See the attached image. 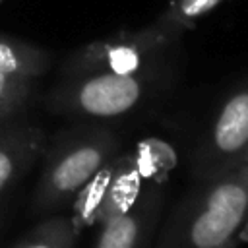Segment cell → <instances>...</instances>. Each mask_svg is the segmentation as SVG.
Instances as JSON below:
<instances>
[{"mask_svg": "<svg viewBox=\"0 0 248 248\" xmlns=\"http://www.w3.org/2000/svg\"><path fill=\"white\" fill-rule=\"evenodd\" d=\"M165 198V178L153 174L132 203L99 225L93 248H153Z\"/></svg>", "mask_w": 248, "mask_h": 248, "instance_id": "cell-8", "label": "cell"}, {"mask_svg": "<svg viewBox=\"0 0 248 248\" xmlns=\"http://www.w3.org/2000/svg\"><path fill=\"white\" fill-rule=\"evenodd\" d=\"M236 244H238V238H232V240H229L227 244H223L221 248H236Z\"/></svg>", "mask_w": 248, "mask_h": 248, "instance_id": "cell-12", "label": "cell"}, {"mask_svg": "<svg viewBox=\"0 0 248 248\" xmlns=\"http://www.w3.org/2000/svg\"><path fill=\"white\" fill-rule=\"evenodd\" d=\"M0 2H2V0H0Z\"/></svg>", "mask_w": 248, "mask_h": 248, "instance_id": "cell-15", "label": "cell"}, {"mask_svg": "<svg viewBox=\"0 0 248 248\" xmlns=\"http://www.w3.org/2000/svg\"><path fill=\"white\" fill-rule=\"evenodd\" d=\"M149 155L126 153L112 157L72 200V217L79 231L101 225L110 215L124 209L140 194L143 184L155 174V163H145Z\"/></svg>", "mask_w": 248, "mask_h": 248, "instance_id": "cell-5", "label": "cell"}, {"mask_svg": "<svg viewBox=\"0 0 248 248\" xmlns=\"http://www.w3.org/2000/svg\"><path fill=\"white\" fill-rule=\"evenodd\" d=\"M170 79V64L147 72H93L60 76L46 97V108L76 120L126 116L151 101Z\"/></svg>", "mask_w": 248, "mask_h": 248, "instance_id": "cell-3", "label": "cell"}, {"mask_svg": "<svg viewBox=\"0 0 248 248\" xmlns=\"http://www.w3.org/2000/svg\"><path fill=\"white\" fill-rule=\"evenodd\" d=\"M180 39L149 23L138 31H120L114 37L93 41L72 52L60 76H78L93 72H147L170 64V54Z\"/></svg>", "mask_w": 248, "mask_h": 248, "instance_id": "cell-4", "label": "cell"}, {"mask_svg": "<svg viewBox=\"0 0 248 248\" xmlns=\"http://www.w3.org/2000/svg\"><path fill=\"white\" fill-rule=\"evenodd\" d=\"M248 163V83L219 107L192 155L194 182L211 180Z\"/></svg>", "mask_w": 248, "mask_h": 248, "instance_id": "cell-6", "label": "cell"}, {"mask_svg": "<svg viewBox=\"0 0 248 248\" xmlns=\"http://www.w3.org/2000/svg\"><path fill=\"white\" fill-rule=\"evenodd\" d=\"M46 132L21 118L0 124V196H4L45 153Z\"/></svg>", "mask_w": 248, "mask_h": 248, "instance_id": "cell-9", "label": "cell"}, {"mask_svg": "<svg viewBox=\"0 0 248 248\" xmlns=\"http://www.w3.org/2000/svg\"><path fill=\"white\" fill-rule=\"evenodd\" d=\"M79 227L72 215L52 213L37 223L12 248H74Z\"/></svg>", "mask_w": 248, "mask_h": 248, "instance_id": "cell-10", "label": "cell"}, {"mask_svg": "<svg viewBox=\"0 0 248 248\" xmlns=\"http://www.w3.org/2000/svg\"><path fill=\"white\" fill-rule=\"evenodd\" d=\"M221 2L223 0H172L153 23L169 35L182 39V35L192 29L200 17L215 10Z\"/></svg>", "mask_w": 248, "mask_h": 248, "instance_id": "cell-11", "label": "cell"}, {"mask_svg": "<svg viewBox=\"0 0 248 248\" xmlns=\"http://www.w3.org/2000/svg\"><path fill=\"white\" fill-rule=\"evenodd\" d=\"M50 60L48 50L0 33V124L21 118Z\"/></svg>", "mask_w": 248, "mask_h": 248, "instance_id": "cell-7", "label": "cell"}, {"mask_svg": "<svg viewBox=\"0 0 248 248\" xmlns=\"http://www.w3.org/2000/svg\"><path fill=\"white\" fill-rule=\"evenodd\" d=\"M248 221V165L196 186L159 225L153 248H221Z\"/></svg>", "mask_w": 248, "mask_h": 248, "instance_id": "cell-1", "label": "cell"}, {"mask_svg": "<svg viewBox=\"0 0 248 248\" xmlns=\"http://www.w3.org/2000/svg\"><path fill=\"white\" fill-rule=\"evenodd\" d=\"M0 219H2V205H0Z\"/></svg>", "mask_w": 248, "mask_h": 248, "instance_id": "cell-13", "label": "cell"}, {"mask_svg": "<svg viewBox=\"0 0 248 248\" xmlns=\"http://www.w3.org/2000/svg\"><path fill=\"white\" fill-rule=\"evenodd\" d=\"M246 165H248V163H246Z\"/></svg>", "mask_w": 248, "mask_h": 248, "instance_id": "cell-14", "label": "cell"}, {"mask_svg": "<svg viewBox=\"0 0 248 248\" xmlns=\"http://www.w3.org/2000/svg\"><path fill=\"white\" fill-rule=\"evenodd\" d=\"M120 151L118 136L91 120L60 130L43 153V169L33 192L37 217L58 213Z\"/></svg>", "mask_w": 248, "mask_h": 248, "instance_id": "cell-2", "label": "cell"}]
</instances>
